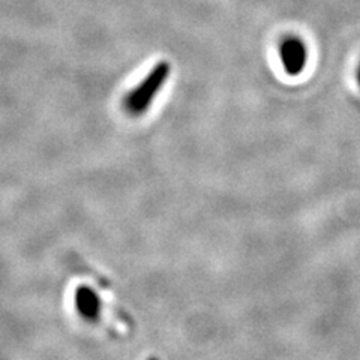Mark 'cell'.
Returning a JSON list of instances; mask_svg holds the SVG:
<instances>
[{
    "instance_id": "1",
    "label": "cell",
    "mask_w": 360,
    "mask_h": 360,
    "mask_svg": "<svg viewBox=\"0 0 360 360\" xmlns=\"http://www.w3.org/2000/svg\"><path fill=\"white\" fill-rule=\"evenodd\" d=\"M170 70L172 68L167 62H160L152 68L149 75L146 77L132 92L128 94L125 99V107L131 115H143V112L149 108L156 94L160 92L167 78L170 77Z\"/></svg>"
},
{
    "instance_id": "2",
    "label": "cell",
    "mask_w": 360,
    "mask_h": 360,
    "mask_svg": "<svg viewBox=\"0 0 360 360\" xmlns=\"http://www.w3.org/2000/svg\"><path fill=\"white\" fill-rule=\"evenodd\" d=\"M281 60H283L284 70L288 75H299L303 68L307 65L308 59V51H307V45L303 44L302 39L299 38H287L283 44H281Z\"/></svg>"
},
{
    "instance_id": "3",
    "label": "cell",
    "mask_w": 360,
    "mask_h": 360,
    "mask_svg": "<svg viewBox=\"0 0 360 360\" xmlns=\"http://www.w3.org/2000/svg\"><path fill=\"white\" fill-rule=\"evenodd\" d=\"M75 308L86 320H96L101 314V299L90 287H80L75 292Z\"/></svg>"
},
{
    "instance_id": "4",
    "label": "cell",
    "mask_w": 360,
    "mask_h": 360,
    "mask_svg": "<svg viewBox=\"0 0 360 360\" xmlns=\"http://www.w3.org/2000/svg\"><path fill=\"white\" fill-rule=\"evenodd\" d=\"M357 83L360 86V66H359V70H357Z\"/></svg>"
},
{
    "instance_id": "5",
    "label": "cell",
    "mask_w": 360,
    "mask_h": 360,
    "mask_svg": "<svg viewBox=\"0 0 360 360\" xmlns=\"http://www.w3.org/2000/svg\"><path fill=\"white\" fill-rule=\"evenodd\" d=\"M149 360H158V359H155V357H152V359H149Z\"/></svg>"
}]
</instances>
